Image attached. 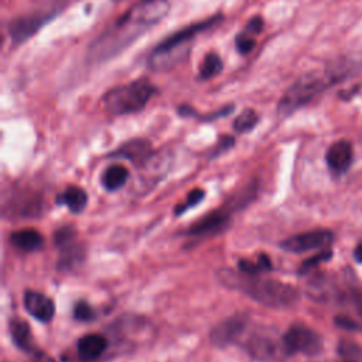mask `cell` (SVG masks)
<instances>
[{
  "instance_id": "cell-1",
  "label": "cell",
  "mask_w": 362,
  "mask_h": 362,
  "mask_svg": "<svg viewBox=\"0 0 362 362\" xmlns=\"http://www.w3.org/2000/svg\"><path fill=\"white\" fill-rule=\"evenodd\" d=\"M170 11L168 0H140L113 21L89 47V58L107 61L158 24Z\"/></svg>"
},
{
  "instance_id": "cell-2",
  "label": "cell",
  "mask_w": 362,
  "mask_h": 362,
  "mask_svg": "<svg viewBox=\"0 0 362 362\" xmlns=\"http://www.w3.org/2000/svg\"><path fill=\"white\" fill-rule=\"evenodd\" d=\"M221 284L232 290H238L252 300L272 308H287L294 305L300 293L291 284L259 277V274H247L232 269H221L216 273Z\"/></svg>"
},
{
  "instance_id": "cell-3",
  "label": "cell",
  "mask_w": 362,
  "mask_h": 362,
  "mask_svg": "<svg viewBox=\"0 0 362 362\" xmlns=\"http://www.w3.org/2000/svg\"><path fill=\"white\" fill-rule=\"evenodd\" d=\"M222 20V14L212 16L206 20L189 24L174 34L164 38L150 52L147 64L153 71H168L188 58L192 49V42L198 34L214 27Z\"/></svg>"
},
{
  "instance_id": "cell-4",
  "label": "cell",
  "mask_w": 362,
  "mask_h": 362,
  "mask_svg": "<svg viewBox=\"0 0 362 362\" xmlns=\"http://www.w3.org/2000/svg\"><path fill=\"white\" fill-rule=\"evenodd\" d=\"M157 93V88L147 78L133 79L127 83L110 88L102 98L106 112L113 116L132 115L143 110Z\"/></svg>"
},
{
  "instance_id": "cell-5",
  "label": "cell",
  "mask_w": 362,
  "mask_h": 362,
  "mask_svg": "<svg viewBox=\"0 0 362 362\" xmlns=\"http://www.w3.org/2000/svg\"><path fill=\"white\" fill-rule=\"evenodd\" d=\"M332 75L325 68L324 71H313L304 74L294 81L279 100L277 112L281 116H288L304 105L310 103L314 98L322 93L331 85H335Z\"/></svg>"
},
{
  "instance_id": "cell-6",
  "label": "cell",
  "mask_w": 362,
  "mask_h": 362,
  "mask_svg": "<svg viewBox=\"0 0 362 362\" xmlns=\"http://www.w3.org/2000/svg\"><path fill=\"white\" fill-rule=\"evenodd\" d=\"M245 348L252 358L260 362H281L290 355L284 338L266 328L253 332L246 339Z\"/></svg>"
},
{
  "instance_id": "cell-7",
  "label": "cell",
  "mask_w": 362,
  "mask_h": 362,
  "mask_svg": "<svg viewBox=\"0 0 362 362\" xmlns=\"http://www.w3.org/2000/svg\"><path fill=\"white\" fill-rule=\"evenodd\" d=\"M57 13L58 7H51L30 11L11 20L8 24V34L13 44L17 45L25 42L28 38L35 35V33H38Z\"/></svg>"
},
{
  "instance_id": "cell-8",
  "label": "cell",
  "mask_w": 362,
  "mask_h": 362,
  "mask_svg": "<svg viewBox=\"0 0 362 362\" xmlns=\"http://www.w3.org/2000/svg\"><path fill=\"white\" fill-rule=\"evenodd\" d=\"M283 338L290 355L300 352L308 356H314L322 349V341L320 335L303 324L291 325Z\"/></svg>"
},
{
  "instance_id": "cell-9",
  "label": "cell",
  "mask_w": 362,
  "mask_h": 362,
  "mask_svg": "<svg viewBox=\"0 0 362 362\" xmlns=\"http://www.w3.org/2000/svg\"><path fill=\"white\" fill-rule=\"evenodd\" d=\"M54 243L59 250L58 266L69 269L78 264L85 256L82 245L76 240V232L72 226H64L54 233Z\"/></svg>"
},
{
  "instance_id": "cell-10",
  "label": "cell",
  "mask_w": 362,
  "mask_h": 362,
  "mask_svg": "<svg viewBox=\"0 0 362 362\" xmlns=\"http://www.w3.org/2000/svg\"><path fill=\"white\" fill-rule=\"evenodd\" d=\"M334 240V233L328 229H314L308 232H303L298 235H293L284 239L280 246L286 252L291 253H304L314 249L327 247Z\"/></svg>"
},
{
  "instance_id": "cell-11",
  "label": "cell",
  "mask_w": 362,
  "mask_h": 362,
  "mask_svg": "<svg viewBox=\"0 0 362 362\" xmlns=\"http://www.w3.org/2000/svg\"><path fill=\"white\" fill-rule=\"evenodd\" d=\"M246 327H247V318L245 315L238 314V315L229 317L212 328L209 334V339L214 346H219V348L229 346L238 342V339L245 332Z\"/></svg>"
},
{
  "instance_id": "cell-12",
  "label": "cell",
  "mask_w": 362,
  "mask_h": 362,
  "mask_svg": "<svg viewBox=\"0 0 362 362\" xmlns=\"http://www.w3.org/2000/svg\"><path fill=\"white\" fill-rule=\"evenodd\" d=\"M236 208H238V205H232V202H229L228 205L206 214L198 222L191 225L185 230V235H189V236H204V235L214 233V232H218V230L223 229L226 226V223L229 222L232 211L236 209Z\"/></svg>"
},
{
  "instance_id": "cell-13",
  "label": "cell",
  "mask_w": 362,
  "mask_h": 362,
  "mask_svg": "<svg viewBox=\"0 0 362 362\" xmlns=\"http://www.w3.org/2000/svg\"><path fill=\"white\" fill-rule=\"evenodd\" d=\"M24 307L30 315L41 322H49L55 314L54 301L40 291H25Z\"/></svg>"
},
{
  "instance_id": "cell-14",
  "label": "cell",
  "mask_w": 362,
  "mask_h": 362,
  "mask_svg": "<svg viewBox=\"0 0 362 362\" xmlns=\"http://www.w3.org/2000/svg\"><path fill=\"white\" fill-rule=\"evenodd\" d=\"M354 151L352 146L346 140H338L329 146L325 154L329 170L335 174H344L352 164Z\"/></svg>"
},
{
  "instance_id": "cell-15",
  "label": "cell",
  "mask_w": 362,
  "mask_h": 362,
  "mask_svg": "<svg viewBox=\"0 0 362 362\" xmlns=\"http://www.w3.org/2000/svg\"><path fill=\"white\" fill-rule=\"evenodd\" d=\"M153 154L151 144L146 139H133L122 144L117 150L110 153V157H122L133 163L141 164Z\"/></svg>"
},
{
  "instance_id": "cell-16",
  "label": "cell",
  "mask_w": 362,
  "mask_h": 362,
  "mask_svg": "<svg viewBox=\"0 0 362 362\" xmlns=\"http://www.w3.org/2000/svg\"><path fill=\"white\" fill-rule=\"evenodd\" d=\"M107 348V339L102 334H88L78 341V354L83 361L98 359Z\"/></svg>"
},
{
  "instance_id": "cell-17",
  "label": "cell",
  "mask_w": 362,
  "mask_h": 362,
  "mask_svg": "<svg viewBox=\"0 0 362 362\" xmlns=\"http://www.w3.org/2000/svg\"><path fill=\"white\" fill-rule=\"evenodd\" d=\"M10 240L16 247L24 252H35L41 249L44 245L42 235L37 229H31V228L13 232L10 236Z\"/></svg>"
},
{
  "instance_id": "cell-18",
  "label": "cell",
  "mask_w": 362,
  "mask_h": 362,
  "mask_svg": "<svg viewBox=\"0 0 362 362\" xmlns=\"http://www.w3.org/2000/svg\"><path fill=\"white\" fill-rule=\"evenodd\" d=\"M57 201H58V204L66 205L71 212L79 214L85 209V206L88 204V194L81 187L71 185L57 198Z\"/></svg>"
},
{
  "instance_id": "cell-19",
  "label": "cell",
  "mask_w": 362,
  "mask_h": 362,
  "mask_svg": "<svg viewBox=\"0 0 362 362\" xmlns=\"http://www.w3.org/2000/svg\"><path fill=\"white\" fill-rule=\"evenodd\" d=\"M10 332H11V339L16 344V346H18L20 349H23L25 352L34 351L31 331L25 321H23V320L10 321Z\"/></svg>"
},
{
  "instance_id": "cell-20",
  "label": "cell",
  "mask_w": 362,
  "mask_h": 362,
  "mask_svg": "<svg viewBox=\"0 0 362 362\" xmlns=\"http://www.w3.org/2000/svg\"><path fill=\"white\" fill-rule=\"evenodd\" d=\"M129 178V171L120 164H113L107 167L102 175V184L107 191H117L122 188Z\"/></svg>"
},
{
  "instance_id": "cell-21",
  "label": "cell",
  "mask_w": 362,
  "mask_h": 362,
  "mask_svg": "<svg viewBox=\"0 0 362 362\" xmlns=\"http://www.w3.org/2000/svg\"><path fill=\"white\" fill-rule=\"evenodd\" d=\"M223 69V61L215 52H208L199 68V79H209L219 75Z\"/></svg>"
},
{
  "instance_id": "cell-22",
  "label": "cell",
  "mask_w": 362,
  "mask_h": 362,
  "mask_svg": "<svg viewBox=\"0 0 362 362\" xmlns=\"http://www.w3.org/2000/svg\"><path fill=\"white\" fill-rule=\"evenodd\" d=\"M238 267L240 272L247 274H260L263 272L272 270V260L266 255H259L255 262L246 259L239 260Z\"/></svg>"
},
{
  "instance_id": "cell-23",
  "label": "cell",
  "mask_w": 362,
  "mask_h": 362,
  "mask_svg": "<svg viewBox=\"0 0 362 362\" xmlns=\"http://www.w3.org/2000/svg\"><path fill=\"white\" fill-rule=\"evenodd\" d=\"M233 110V105H229V106H223L221 107L219 110H215V112H211L208 115H198V112H195L191 106L188 105H181L178 107V115L180 116H194V117H198L199 120H204V122H211V120H215V119H219V117H223V116H228L230 112Z\"/></svg>"
},
{
  "instance_id": "cell-24",
  "label": "cell",
  "mask_w": 362,
  "mask_h": 362,
  "mask_svg": "<svg viewBox=\"0 0 362 362\" xmlns=\"http://www.w3.org/2000/svg\"><path fill=\"white\" fill-rule=\"evenodd\" d=\"M259 122V115L253 109H245L239 113V116L233 120V129L238 133L250 132Z\"/></svg>"
},
{
  "instance_id": "cell-25",
  "label": "cell",
  "mask_w": 362,
  "mask_h": 362,
  "mask_svg": "<svg viewBox=\"0 0 362 362\" xmlns=\"http://www.w3.org/2000/svg\"><path fill=\"white\" fill-rule=\"evenodd\" d=\"M235 44H236V49L245 55V54H249L255 45H256V40H255V34L243 30L240 31L238 35H236V40H235Z\"/></svg>"
},
{
  "instance_id": "cell-26",
  "label": "cell",
  "mask_w": 362,
  "mask_h": 362,
  "mask_svg": "<svg viewBox=\"0 0 362 362\" xmlns=\"http://www.w3.org/2000/svg\"><path fill=\"white\" fill-rule=\"evenodd\" d=\"M338 351L344 358H346L349 361H358L362 358V349L359 348V345L352 341H348V339L339 342Z\"/></svg>"
},
{
  "instance_id": "cell-27",
  "label": "cell",
  "mask_w": 362,
  "mask_h": 362,
  "mask_svg": "<svg viewBox=\"0 0 362 362\" xmlns=\"http://www.w3.org/2000/svg\"><path fill=\"white\" fill-rule=\"evenodd\" d=\"M204 195H205V191H204V189H201V188L192 189V191L188 194L187 201L175 208V215H181V214H184L185 211H188L189 208L198 205V204L204 199Z\"/></svg>"
},
{
  "instance_id": "cell-28",
  "label": "cell",
  "mask_w": 362,
  "mask_h": 362,
  "mask_svg": "<svg viewBox=\"0 0 362 362\" xmlns=\"http://www.w3.org/2000/svg\"><path fill=\"white\" fill-rule=\"evenodd\" d=\"M331 256H332V252H331L329 249H327V250H322V252H320V253L314 255L313 257H308L307 260H304V262H303V264H301V267H300V273H301V274H304V273L310 272L311 269H314L315 266H318L321 262H327V260H329V259H331Z\"/></svg>"
},
{
  "instance_id": "cell-29",
  "label": "cell",
  "mask_w": 362,
  "mask_h": 362,
  "mask_svg": "<svg viewBox=\"0 0 362 362\" xmlns=\"http://www.w3.org/2000/svg\"><path fill=\"white\" fill-rule=\"evenodd\" d=\"M74 318L82 322H89L95 318V311L86 301H79L74 307Z\"/></svg>"
},
{
  "instance_id": "cell-30",
  "label": "cell",
  "mask_w": 362,
  "mask_h": 362,
  "mask_svg": "<svg viewBox=\"0 0 362 362\" xmlns=\"http://www.w3.org/2000/svg\"><path fill=\"white\" fill-rule=\"evenodd\" d=\"M233 144H235V139H233L232 136H223V137L219 140V143H218V146L215 147V150L212 151L211 157H216V156H219V154L228 151L230 147H233Z\"/></svg>"
},
{
  "instance_id": "cell-31",
  "label": "cell",
  "mask_w": 362,
  "mask_h": 362,
  "mask_svg": "<svg viewBox=\"0 0 362 362\" xmlns=\"http://www.w3.org/2000/svg\"><path fill=\"white\" fill-rule=\"evenodd\" d=\"M263 27H264L263 18H262L260 16H253V17L247 21L245 30L249 31V33H252V34H255V35H257V34H260V33L263 31Z\"/></svg>"
},
{
  "instance_id": "cell-32",
  "label": "cell",
  "mask_w": 362,
  "mask_h": 362,
  "mask_svg": "<svg viewBox=\"0 0 362 362\" xmlns=\"http://www.w3.org/2000/svg\"><path fill=\"white\" fill-rule=\"evenodd\" d=\"M334 321H335V324H337L338 327H341V328H344V329H346V331H354V329H358V328H359L358 322H355L352 318H349V317H346V315H337V317L334 318Z\"/></svg>"
},
{
  "instance_id": "cell-33",
  "label": "cell",
  "mask_w": 362,
  "mask_h": 362,
  "mask_svg": "<svg viewBox=\"0 0 362 362\" xmlns=\"http://www.w3.org/2000/svg\"><path fill=\"white\" fill-rule=\"evenodd\" d=\"M352 298H354V303H355V305H356V308H358V311H359V314L362 317V291L355 290L352 293Z\"/></svg>"
},
{
  "instance_id": "cell-34",
  "label": "cell",
  "mask_w": 362,
  "mask_h": 362,
  "mask_svg": "<svg viewBox=\"0 0 362 362\" xmlns=\"http://www.w3.org/2000/svg\"><path fill=\"white\" fill-rule=\"evenodd\" d=\"M354 255H355V259L362 263V245H359V246L355 249V253H354Z\"/></svg>"
},
{
  "instance_id": "cell-35",
  "label": "cell",
  "mask_w": 362,
  "mask_h": 362,
  "mask_svg": "<svg viewBox=\"0 0 362 362\" xmlns=\"http://www.w3.org/2000/svg\"><path fill=\"white\" fill-rule=\"evenodd\" d=\"M345 362H356V361H349V359H345Z\"/></svg>"
}]
</instances>
